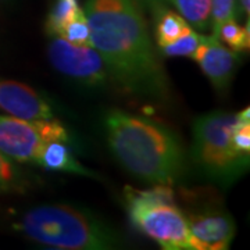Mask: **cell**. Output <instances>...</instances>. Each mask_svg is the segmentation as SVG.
<instances>
[{
    "label": "cell",
    "instance_id": "9a60e30c",
    "mask_svg": "<svg viewBox=\"0 0 250 250\" xmlns=\"http://www.w3.org/2000/svg\"><path fill=\"white\" fill-rule=\"evenodd\" d=\"M181 16L195 27L206 29L210 22V0H171Z\"/></svg>",
    "mask_w": 250,
    "mask_h": 250
},
{
    "label": "cell",
    "instance_id": "5bb4252c",
    "mask_svg": "<svg viewBox=\"0 0 250 250\" xmlns=\"http://www.w3.org/2000/svg\"><path fill=\"white\" fill-rule=\"evenodd\" d=\"M188 25L187 20L179 16L174 11H166L159 20L157 24V43L160 47L166 45H170L177 38L182 35L187 31Z\"/></svg>",
    "mask_w": 250,
    "mask_h": 250
},
{
    "label": "cell",
    "instance_id": "6da1fadb",
    "mask_svg": "<svg viewBox=\"0 0 250 250\" xmlns=\"http://www.w3.org/2000/svg\"><path fill=\"white\" fill-rule=\"evenodd\" d=\"M90 46L108 74L126 92L166 99L168 80L161 67L141 11L132 0H86Z\"/></svg>",
    "mask_w": 250,
    "mask_h": 250
},
{
    "label": "cell",
    "instance_id": "52a82bcc",
    "mask_svg": "<svg viewBox=\"0 0 250 250\" xmlns=\"http://www.w3.org/2000/svg\"><path fill=\"white\" fill-rule=\"evenodd\" d=\"M49 60L62 75L85 85H103L107 80V68L99 52L90 45H74L62 36L50 42Z\"/></svg>",
    "mask_w": 250,
    "mask_h": 250
},
{
    "label": "cell",
    "instance_id": "44dd1931",
    "mask_svg": "<svg viewBox=\"0 0 250 250\" xmlns=\"http://www.w3.org/2000/svg\"><path fill=\"white\" fill-rule=\"evenodd\" d=\"M239 4H241L242 13H245L248 17L250 14V0H239Z\"/></svg>",
    "mask_w": 250,
    "mask_h": 250
},
{
    "label": "cell",
    "instance_id": "ac0fdd59",
    "mask_svg": "<svg viewBox=\"0 0 250 250\" xmlns=\"http://www.w3.org/2000/svg\"><path fill=\"white\" fill-rule=\"evenodd\" d=\"M210 16L213 35H215L225 21L236 16V0H210Z\"/></svg>",
    "mask_w": 250,
    "mask_h": 250
},
{
    "label": "cell",
    "instance_id": "8992f818",
    "mask_svg": "<svg viewBox=\"0 0 250 250\" xmlns=\"http://www.w3.org/2000/svg\"><path fill=\"white\" fill-rule=\"evenodd\" d=\"M68 141V132L59 121H25L0 116V153L9 160L29 163L39 160L46 143Z\"/></svg>",
    "mask_w": 250,
    "mask_h": 250
},
{
    "label": "cell",
    "instance_id": "8fae6325",
    "mask_svg": "<svg viewBox=\"0 0 250 250\" xmlns=\"http://www.w3.org/2000/svg\"><path fill=\"white\" fill-rule=\"evenodd\" d=\"M64 143L65 142H60V141L46 143L38 163L42 164L47 170L72 172V174H78V175L89 177V178H96V175L92 171L85 168L82 164L74 159L68 146Z\"/></svg>",
    "mask_w": 250,
    "mask_h": 250
},
{
    "label": "cell",
    "instance_id": "3957f363",
    "mask_svg": "<svg viewBox=\"0 0 250 250\" xmlns=\"http://www.w3.org/2000/svg\"><path fill=\"white\" fill-rule=\"evenodd\" d=\"M16 228L34 242L56 249L108 250L123 246L120 235L110 225L68 205L34 207Z\"/></svg>",
    "mask_w": 250,
    "mask_h": 250
},
{
    "label": "cell",
    "instance_id": "2e32d148",
    "mask_svg": "<svg viewBox=\"0 0 250 250\" xmlns=\"http://www.w3.org/2000/svg\"><path fill=\"white\" fill-rule=\"evenodd\" d=\"M200 38H202V35L196 34L195 31H192V28L189 27L174 42H171L170 45H166L161 49H163L166 56H171V57H178L179 56V57L193 59L197 47L200 45Z\"/></svg>",
    "mask_w": 250,
    "mask_h": 250
},
{
    "label": "cell",
    "instance_id": "4fadbf2b",
    "mask_svg": "<svg viewBox=\"0 0 250 250\" xmlns=\"http://www.w3.org/2000/svg\"><path fill=\"white\" fill-rule=\"evenodd\" d=\"M215 36L221 39L225 45H228L233 52H245L250 47V29L249 21L246 27H241L235 18L225 21L221 27L218 28Z\"/></svg>",
    "mask_w": 250,
    "mask_h": 250
},
{
    "label": "cell",
    "instance_id": "9c48e42d",
    "mask_svg": "<svg viewBox=\"0 0 250 250\" xmlns=\"http://www.w3.org/2000/svg\"><path fill=\"white\" fill-rule=\"evenodd\" d=\"M0 110L25 121L52 120L53 111L38 92L17 81L0 80Z\"/></svg>",
    "mask_w": 250,
    "mask_h": 250
},
{
    "label": "cell",
    "instance_id": "e0dca14e",
    "mask_svg": "<svg viewBox=\"0 0 250 250\" xmlns=\"http://www.w3.org/2000/svg\"><path fill=\"white\" fill-rule=\"evenodd\" d=\"M62 36L74 45H90L89 25L83 10H78V13L64 27Z\"/></svg>",
    "mask_w": 250,
    "mask_h": 250
},
{
    "label": "cell",
    "instance_id": "30bf717a",
    "mask_svg": "<svg viewBox=\"0 0 250 250\" xmlns=\"http://www.w3.org/2000/svg\"><path fill=\"white\" fill-rule=\"evenodd\" d=\"M193 60L199 62L202 71L215 89L225 90L232 80L238 56L233 50L221 45L220 39L211 34L210 36L202 35Z\"/></svg>",
    "mask_w": 250,
    "mask_h": 250
},
{
    "label": "cell",
    "instance_id": "7a4b0ae2",
    "mask_svg": "<svg viewBox=\"0 0 250 250\" xmlns=\"http://www.w3.org/2000/svg\"><path fill=\"white\" fill-rule=\"evenodd\" d=\"M104 126L113 154L135 177L170 187L182 177L185 154L168 128L118 110L106 116Z\"/></svg>",
    "mask_w": 250,
    "mask_h": 250
},
{
    "label": "cell",
    "instance_id": "ba28073f",
    "mask_svg": "<svg viewBox=\"0 0 250 250\" xmlns=\"http://www.w3.org/2000/svg\"><path fill=\"white\" fill-rule=\"evenodd\" d=\"M195 250H225L235 236L232 217L224 211H203L187 215Z\"/></svg>",
    "mask_w": 250,
    "mask_h": 250
},
{
    "label": "cell",
    "instance_id": "5b68a950",
    "mask_svg": "<svg viewBox=\"0 0 250 250\" xmlns=\"http://www.w3.org/2000/svg\"><path fill=\"white\" fill-rule=\"evenodd\" d=\"M238 116L213 111L193 123V160L207 178L228 184L242 175L249 166V156L239 153L232 143Z\"/></svg>",
    "mask_w": 250,
    "mask_h": 250
},
{
    "label": "cell",
    "instance_id": "d6986e66",
    "mask_svg": "<svg viewBox=\"0 0 250 250\" xmlns=\"http://www.w3.org/2000/svg\"><path fill=\"white\" fill-rule=\"evenodd\" d=\"M21 188V177L7 157L0 153V192H11Z\"/></svg>",
    "mask_w": 250,
    "mask_h": 250
},
{
    "label": "cell",
    "instance_id": "7c38bea8",
    "mask_svg": "<svg viewBox=\"0 0 250 250\" xmlns=\"http://www.w3.org/2000/svg\"><path fill=\"white\" fill-rule=\"evenodd\" d=\"M78 10V0H56L46 21L47 34L52 36H62L64 27L71 21Z\"/></svg>",
    "mask_w": 250,
    "mask_h": 250
},
{
    "label": "cell",
    "instance_id": "ffe728a7",
    "mask_svg": "<svg viewBox=\"0 0 250 250\" xmlns=\"http://www.w3.org/2000/svg\"><path fill=\"white\" fill-rule=\"evenodd\" d=\"M238 116V114H236ZM232 143L235 149L242 154L250 153V121H241L238 118V123L235 125L232 132Z\"/></svg>",
    "mask_w": 250,
    "mask_h": 250
},
{
    "label": "cell",
    "instance_id": "277c9868",
    "mask_svg": "<svg viewBox=\"0 0 250 250\" xmlns=\"http://www.w3.org/2000/svg\"><path fill=\"white\" fill-rule=\"evenodd\" d=\"M128 213L135 227L167 250H195L187 215L175 206L170 185L125 190Z\"/></svg>",
    "mask_w": 250,
    "mask_h": 250
}]
</instances>
